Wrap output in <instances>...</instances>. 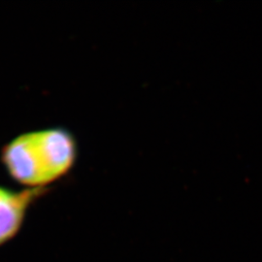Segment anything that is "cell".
<instances>
[{
	"mask_svg": "<svg viewBox=\"0 0 262 262\" xmlns=\"http://www.w3.org/2000/svg\"><path fill=\"white\" fill-rule=\"evenodd\" d=\"M50 188H12L0 185V249L17 237L32 206Z\"/></svg>",
	"mask_w": 262,
	"mask_h": 262,
	"instance_id": "2",
	"label": "cell"
},
{
	"mask_svg": "<svg viewBox=\"0 0 262 262\" xmlns=\"http://www.w3.org/2000/svg\"><path fill=\"white\" fill-rule=\"evenodd\" d=\"M79 145L73 132L62 126L27 131L1 149L7 175L23 188H50L75 167Z\"/></svg>",
	"mask_w": 262,
	"mask_h": 262,
	"instance_id": "1",
	"label": "cell"
}]
</instances>
